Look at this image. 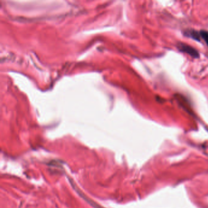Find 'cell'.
<instances>
[{
  "label": "cell",
  "instance_id": "6da1fadb",
  "mask_svg": "<svg viewBox=\"0 0 208 208\" xmlns=\"http://www.w3.org/2000/svg\"><path fill=\"white\" fill-rule=\"evenodd\" d=\"M184 35L200 41V39H203L208 46V31H197L195 30H187L184 33Z\"/></svg>",
  "mask_w": 208,
  "mask_h": 208
},
{
  "label": "cell",
  "instance_id": "7a4b0ae2",
  "mask_svg": "<svg viewBox=\"0 0 208 208\" xmlns=\"http://www.w3.org/2000/svg\"><path fill=\"white\" fill-rule=\"evenodd\" d=\"M178 48L179 50H180L182 52L186 53L188 54H189L190 56H191L192 57H198L199 56L198 52L193 47L187 45L186 44H184V43H180L178 45Z\"/></svg>",
  "mask_w": 208,
  "mask_h": 208
}]
</instances>
